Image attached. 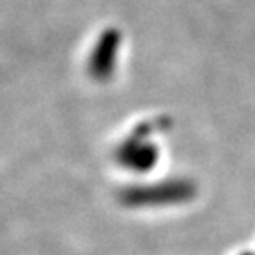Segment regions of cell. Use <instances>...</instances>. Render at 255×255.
Wrapping results in <instances>:
<instances>
[{"label": "cell", "mask_w": 255, "mask_h": 255, "mask_svg": "<svg viewBox=\"0 0 255 255\" xmlns=\"http://www.w3.org/2000/svg\"><path fill=\"white\" fill-rule=\"evenodd\" d=\"M195 186L188 181H167V183L152 184V186L128 188L121 193V200L126 206H167L181 204L195 197Z\"/></svg>", "instance_id": "obj_1"}, {"label": "cell", "mask_w": 255, "mask_h": 255, "mask_svg": "<svg viewBox=\"0 0 255 255\" xmlns=\"http://www.w3.org/2000/svg\"><path fill=\"white\" fill-rule=\"evenodd\" d=\"M119 163L135 172H147L158 161V149L142 138L124 142L117 151Z\"/></svg>", "instance_id": "obj_2"}, {"label": "cell", "mask_w": 255, "mask_h": 255, "mask_svg": "<svg viewBox=\"0 0 255 255\" xmlns=\"http://www.w3.org/2000/svg\"><path fill=\"white\" fill-rule=\"evenodd\" d=\"M119 32L117 30H107L100 37L96 44L94 52L91 57V73L96 78H108L112 75V69L116 66V55L119 50Z\"/></svg>", "instance_id": "obj_3"}, {"label": "cell", "mask_w": 255, "mask_h": 255, "mask_svg": "<svg viewBox=\"0 0 255 255\" xmlns=\"http://www.w3.org/2000/svg\"><path fill=\"white\" fill-rule=\"evenodd\" d=\"M243 255H252V254H243Z\"/></svg>", "instance_id": "obj_4"}]
</instances>
